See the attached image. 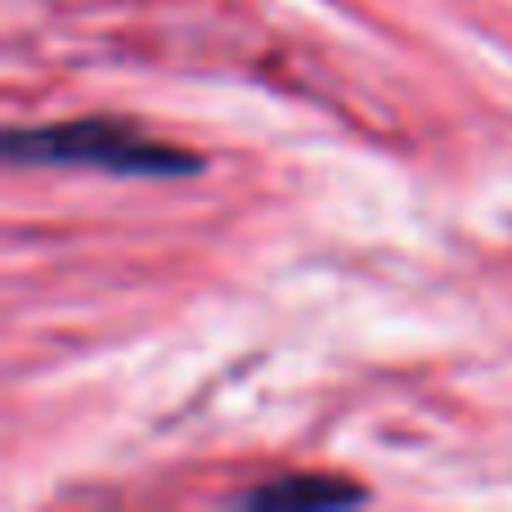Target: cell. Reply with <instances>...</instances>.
Returning <instances> with one entry per match:
<instances>
[{
  "mask_svg": "<svg viewBox=\"0 0 512 512\" xmlns=\"http://www.w3.org/2000/svg\"><path fill=\"white\" fill-rule=\"evenodd\" d=\"M9 167H95L113 176H198L203 158L194 149L153 140L126 117H81L59 126H14L0 140Z\"/></svg>",
  "mask_w": 512,
  "mask_h": 512,
  "instance_id": "6da1fadb",
  "label": "cell"
},
{
  "mask_svg": "<svg viewBox=\"0 0 512 512\" xmlns=\"http://www.w3.org/2000/svg\"><path fill=\"white\" fill-rule=\"evenodd\" d=\"M369 490L342 477H319V472H297V477H274L270 486H256L239 495L243 508H351L364 504Z\"/></svg>",
  "mask_w": 512,
  "mask_h": 512,
  "instance_id": "7a4b0ae2",
  "label": "cell"
}]
</instances>
